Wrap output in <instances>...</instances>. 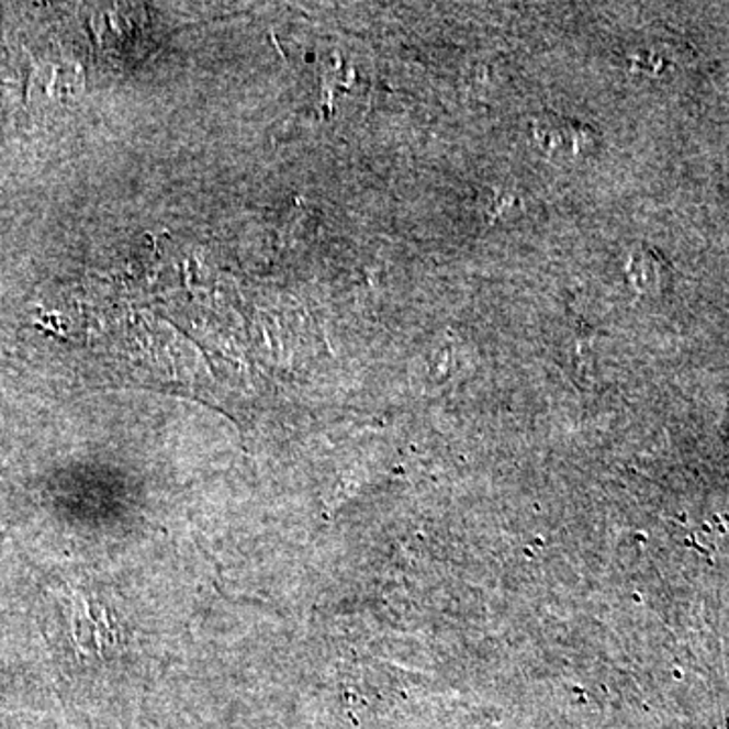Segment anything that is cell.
I'll return each instance as SVG.
<instances>
[{
  "label": "cell",
  "mask_w": 729,
  "mask_h": 729,
  "mask_svg": "<svg viewBox=\"0 0 729 729\" xmlns=\"http://www.w3.org/2000/svg\"><path fill=\"white\" fill-rule=\"evenodd\" d=\"M531 141L543 157L572 162L586 157L596 143V134L586 124H577L556 114H546L534 120Z\"/></svg>",
  "instance_id": "obj_1"
},
{
  "label": "cell",
  "mask_w": 729,
  "mask_h": 729,
  "mask_svg": "<svg viewBox=\"0 0 729 729\" xmlns=\"http://www.w3.org/2000/svg\"><path fill=\"white\" fill-rule=\"evenodd\" d=\"M626 272L638 292L651 294L663 288V261L659 260L651 249L635 251L626 263Z\"/></svg>",
  "instance_id": "obj_2"
}]
</instances>
